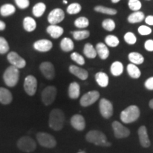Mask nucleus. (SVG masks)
I'll use <instances>...</instances> for the list:
<instances>
[{"instance_id":"nucleus-17","label":"nucleus","mask_w":153,"mask_h":153,"mask_svg":"<svg viewBox=\"0 0 153 153\" xmlns=\"http://www.w3.org/2000/svg\"><path fill=\"white\" fill-rule=\"evenodd\" d=\"M138 136L140 145L143 148H147L150 146V140L149 139L148 131L145 126H142L138 129Z\"/></svg>"},{"instance_id":"nucleus-45","label":"nucleus","mask_w":153,"mask_h":153,"mask_svg":"<svg viewBox=\"0 0 153 153\" xmlns=\"http://www.w3.org/2000/svg\"><path fill=\"white\" fill-rule=\"evenodd\" d=\"M145 48L146 51H149V52H152L153 51V40L149 39L148 41H145L144 44Z\"/></svg>"},{"instance_id":"nucleus-39","label":"nucleus","mask_w":153,"mask_h":153,"mask_svg":"<svg viewBox=\"0 0 153 153\" xmlns=\"http://www.w3.org/2000/svg\"><path fill=\"white\" fill-rule=\"evenodd\" d=\"M70 57L74 62H75L76 64H78L79 65H84L85 64V60L84 58V57L82 55H80L79 53L76 52H73L70 55Z\"/></svg>"},{"instance_id":"nucleus-37","label":"nucleus","mask_w":153,"mask_h":153,"mask_svg":"<svg viewBox=\"0 0 153 153\" xmlns=\"http://www.w3.org/2000/svg\"><path fill=\"white\" fill-rule=\"evenodd\" d=\"M82 10V6L79 3H72L67 7V12L69 14L73 15L79 13Z\"/></svg>"},{"instance_id":"nucleus-41","label":"nucleus","mask_w":153,"mask_h":153,"mask_svg":"<svg viewBox=\"0 0 153 153\" xmlns=\"http://www.w3.org/2000/svg\"><path fill=\"white\" fill-rule=\"evenodd\" d=\"M124 41L129 45H134L135 43H136L137 38L135 34L132 32H127L124 36Z\"/></svg>"},{"instance_id":"nucleus-10","label":"nucleus","mask_w":153,"mask_h":153,"mask_svg":"<svg viewBox=\"0 0 153 153\" xmlns=\"http://www.w3.org/2000/svg\"><path fill=\"white\" fill-rule=\"evenodd\" d=\"M100 94L97 91H90L84 94L80 99V104L83 107H87L91 106L98 100Z\"/></svg>"},{"instance_id":"nucleus-22","label":"nucleus","mask_w":153,"mask_h":153,"mask_svg":"<svg viewBox=\"0 0 153 153\" xmlns=\"http://www.w3.org/2000/svg\"><path fill=\"white\" fill-rule=\"evenodd\" d=\"M23 26L24 30L27 32H33L36 30V20L30 16L25 17L23 20Z\"/></svg>"},{"instance_id":"nucleus-34","label":"nucleus","mask_w":153,"mask_h":153,"mask_svg":"<svg viewBox=\"0 0 153 153\" xmlns=\"http://www.w3.org/2000/svg\"><path fill=\"white\" fill-rule=\"evenodd\" d=\"M94 11L97 12L101 13V14H108V15H116L117 14L116 9L109 8V7H104V6L98 5L94 7Z\"/></svg>"},{"instance_id":"nucleus-19","label":"nucleus","mask_w":153,"mask_h":153,"mask_svg":"<svg viewBox=\"0 0 153 153\" xmlns=\"http://www.w3.org/2000/svg\"><path fill=\"white\" fill-rule=\"evenodd\" d=\"M47 33L51 36V38L57 39L59 38L64 33V29L62 27L58 26V25L50 24L46 28Z\"/></svg>"},{"instance_id":"nucleus-36","label":"nucleus","mask_w":153,"mask_h":153,"mask_svg":"<svg viewBox=\"0 0 153 153\" xmlns=\"http://www.w3.org/2000/svg\"><path fill=\"white\" fill-rule=\"evenodd\" d=\"M105 43H106V45H108V46L115 48L119 45L120 41L117 36L114 35H108L105 38Z\"/></svg>"},{"instance_id":"nucleus-52","label":"nucleus","mask_w":153,"mask_h":153,"mask_svg":"<svg viewBox=\"0 0 153 153\" xmlns=\"http://www.w3.org/2000/svg\"><path fill=\"white\" fill-rule=\"evenodd\" d=\"M77 153H86L85 151H79V152H78Z\"/></svg>"},{"instance_id":"nucleus-2","label":"nucleus","mask_w":153,"mask_h":153,"mask_svg":"<svg viewBox=\"0 0 153 153\" xmlns=\"http://www.w3.org/2000/svg\"><path fill=\"white\" fill-rule=\"evenodd\" d=\"M86 140L89 143H93L98 146L109 147L111 145V143L107 140L106 135L97 130H92L88 132L86 135Z\"/></svg>"},{"instance_id":"nucleus-43","label":"nucleus","mask_w":153,"mask_h":153,"mask_svg":"<svg viewBox=\"0 0 153 153\" xmlns=\"http://www.w3.org/2000/svg\"><path fill=\"white\" fill-rule=\"evenodd\" d=\"M137 31H138V33L140 34V35L148 36V35H150V34L152 33V29H151V28H150L148 26L143 25V26H140L138 28Z\"/></svg>"},{"instance_id":"nucleus-26","label":"nucleus","mask_w":153,"mask_h":153,"mask_svg":"<svg viewBox=\"0 0 153 153\" xmlns=\"http://www.w3.org/2000/svg\"><path fill=\"white\" fill-rule=\"evenodd\" d=\"M16 11V7L11 4H5L0 7V14L4 17H8L14 14Z\"/></svg>"},{"instance_id":"nucleus-51","label":"nucleus","mask_w":153,"mask_h":153,"mask_svg":"<svg viewBox=\"0 0 153 153\" xmlns=\"http://www.w3.org/2000/svg\"><path fill=\"white\" fill-rule=\"evenodd\" d=\"M62 2L63 4H67L68 3V1H67V0H62Z\"/></svg>"},{"instance_id":"nucleus-3","label":"nucleus","mask_w":153,"mask_h":153,"mask_svg":"<svg viewBox=\"0 0 153 153\" xmlns=\"http://www.w3.org/2000/svg\"><path fill=\"white\" fill-rule=\"evenodd\" d=\"M19 69L14 66H9L3 74V79L5 85L9 87H14L17 85L19 79Z\"/></svg>"},{"instance_id":"nucleus-18","label":"nucleus","mask_w":153,"mask_h":153,"mask_svg":"<svg viewBox=\"0 0 153 153\" xmlns=\"http://www.w3.org/2000/svg\"><path fill=\"white\" fill-rule=\"evenodd\" d=\"M69 71L70 72V73L74 74V76H76L81 80H86L89 76V73L87 70L78 66L74 65H72L69 67Z\"/></svg>"},{"instance_id":"nucleus-25","label":"nucleus","mask_w":153,"mask_h":153,"mask_svg":"<svg viewBox=\"0 0 153 153\" xmlns=\"http://www.w3.org/2000/svg\"><path fill=\"white\" fill-rule=\"evenodd\" d=\"M60 46L62 51L68 53L73 51L74 48V44L72 39H70V38L65 37L63 38L62 41H60Z\"/></svg>"},{"instance_id":"nucleus-44","label":"nucleus","mask_w":153,"mask_h":153,"mask_svg":"<svg viewBox=\"0 0 153 153\" xmlns=\"http://www.w3.org/2000/svg\"><path fill=\"white\" fill-rule=\"evenodd\" d=\"M17 7L21 9H26L30 5L29 0H14Z\"/></svg>"},{"instance_id":"nucleus-21","label":"nucleus","mask_w":153,"mask_h":153,"mask_svg":"<svg viewBox=\"0 0 153 153\" xmlns=\"http://www.w3.org/2000/svg\"><path fill=\"white\" fill-rule=\"evenodd\" d=\"M96 51H97V55L101 60H106L109 56V50L106 44L103 43H99L96 45Z\"/></svg>"},{"instance_id":"nucleus-15","label":"nucleus","mask_w":153,"mask_h":153,"mask_svg":"<svg viewBox=\"0 0 153 153\" xmlns=\"http://www.w3.org/2000/svg\"><path fill=\"white\" fill-rule=\"evenodd\" d=\"M53 48V43L50 40L41 39L36 41L33 43V48L38 52L46 53L51 51Z\"/></svg>"},{"instance_id":"nucleus-42","label":"nucleus","mask_w":153,"mask_h":153,"mask_svg":"<svg viewBox=\"0 0 153 153\" xmlns=\"http://www.w3.org/2000/svg\"><path fill=\"white\" fill-rule=\"evenodd\" d=\"M128 7L132 11H137L142 7V3L140 0H129Z\"/></svg>"},{"instance_id":"nucleus-49","label":"nucleus","mask_w":153,"mask_h":153,"mask_svg":"<svg viewBox=\"0 0 153 153\" xmlns=\"http://www.w3.org/2000/svg\"><path fill=\"white\" fill-rule=\"evenodd\" d=\"M149 106H150V108L153 109V99H151V100L150 101V102H149Z\"/></svg>"},{"instance_id":"nucleus-40","label":"nucleus","mask_w":153,"mask_h":153,"mask_svg":"<svg viewBox=\"0 0 153 153\" xmlns=\"http://www.w3.org/2000/svg\"><path fill=\"white\" fill-rule=\"evenodd\" d=\"M9 51V45L6 38L0 36V54L3 55Z\"/></svg>"},{"instance_id":"nucleus-48","label":"nucleus","mask_w":153,"mask_h":153,"mask_svg":"<svg viewBox=\"0 0 153 153\" xmlns=\"http://www.w3.org/2000/svg\"><path fill=\"white\" fill-rule=\"evenodd\" d=\"M6 28V24L3 21L0 20V30H4Z\"/></svg>"},{"instance_id":"nucleus-27","label":"nucleus","mask_w":153,"mask_h":153,"mask_svg":"<svg viewBox=\"0 0 153 153\" xmlns=\"http://www.w3.org/2000/svg\"><path fill=\"white\" fill-rule=\"evenodd\" d=\"M145 19V14L142 11H134L128 17V22L130 24H137L141 22Z\"/></svg>"},{"instance_id":"nucleus-8","label":"nucleus","mask_w":153,"mask_h":153,"mask_svg":"<svg viewBox=\"0 0 153 153\" xmlns=\"http://www.w3.org/2000/svg\"><path fill=\"white\" fill-rule=\"evenodd\" d=\"M99 111L101 116L104 118H111L114 113V106L112 103L106 99H101L99 101Z\"/></svg>"},{"instance_id":"nucleus-46","label":"nucleus","mask_w":153,"mask_h":153,"mask_svg":"<svg viewBox=\"0 0 153 153\" xmlns=\"http://www.w3.org/2000/svg\"><path fill=\"white\" fill-rule=\"evenodd\" d=\"M145 87L148 90H153V76L148 78L145 82Z\"/></svg>"},{"instance_id":"nucleus-31","label":"nucleus","mask_w":153,"mask_h":153,"mask_svg":"<svg viewBox=\"0 0 153 153\" xmlns=\"http://www.w3.org/2000/svg\"><path fill=\"white\" fill-rule=\"evenodd\" d=\"M110 70L111 74L115 76L121 75L123 72V65L119 61H116L111 65Z\"/></svg>"},{"instance_id":"nucleus-20","label":"nucleus","mask_w":153,"mask_h":153,"mask_svg":"<svg viewBox=\"0 0 153 153\" xmlns=\"http://www.w3.org/2000/svg\"><path fill=\"white\" fill-rule=\"evenodd\" d=\"M12 94L9 89L0 87V103L4 105H8L12 101Z\"/></svg>"},{"instance_id":"nucleus-5","label":"nucleus","mask_w":153,"mask_h":153,"mask_svg":"<svg viewBox=\"0 0 153 153\" xmlns=\"http://www.w3.org/2000/svg\"><path fill=\"white\" fill-rule=\"evenodd\" d=\"M17 147L23 152H31L36 149V143L30 137L23 136L17 141Z\"/></svg>"},{"instance_id":"nucleus-12","label":"nucleus","mask_w":153,"mask_h":153,"mask_svg":"<svg viewBox=\"0 0 153 153\" xmlns=\"http://www.w3.org/2000/svg\"><path fill=\"white\" fill-rule=\"evenodd\" d=\"M7 60L10 63L11 65L16 67L18 69H22L26 65V60L22 57H21L18 53L14 52V51H11L8 53Z\"/></svg>"},{"instance_id":"nucleus-32","label":"nucleus","mask_w":153,"mask_h":153,"mask_svg":"<svg viewBox=\"0 0 153 153\" xmlns=\"http://www.w3.org/2000/svg\"><path fill=\"white\" fill-rule=\"evenodd\" d=\"M128 59L134 65H141L144 62V57L140 53L131 52L128 54Z\"/></svg>"},{"instance_id":"nucleus-50","label":"nucleus","mask_w":153,"mask_h":153,"mask_svg":"<svg viewBox=\"0 0 153 153\" xmlns=\"http://www.w3.org/2000/svg\"><path fill=\"white\" fill-rule=\"evenodd\" d=\"M111 2H112V3H114V4H116V3L119 2V1H120V0H111Z\"/></svg>"},{"instance_id":"nucleus-23","label":"nucleus","mask_w":153,"mask_h":153,"mask_svg":"<svg viewBox=\"0 0 153 153\" xmlns=\"http://www.w3.org/2000/svg\"><path fill=\"white\" fill-rule=\"evenodd\" d=\"M80 86L77 82H73L70 83L68 88V95L70 99H76L79 97Z\"/></svg>"},{"instance_id":"nucleus-16","label":"nucleus","mask_w":153,"mask_h":153,"mask_svg":"<svg viewBox=\"0 0 153 153\" xmlns=\"http://www.w3.org/2000/svg\"><path fill=\"white\" fill-rule=\"evenodd\" d=\"M70 123L74 129L79 131H83L86 127L85 118L80 114H75L72 116L71 119H70Z\"/></svg>"},{"instance_id":"nucleus-9","label":"nucleus","mask_w":153,"mask_h":153,"mask_svg":"<svg viewBox=\"0 0 153 153\" xmlns=\"http://www.w3.org/2000/svg\"><path fill=\"white\" fill-rule=\"evenodd\" d=\"M38 82L35 76L28 75L25 78L24 87L26 93L29 96H33L37 91Z\"/></svg>"},{"instance_id":"nucleus-47","label":"nucleus","mask_w":153,"mask_h":153,"mask_svg":"<svg viewBox=\"0 0 153 153\" xmlns=\"http://www.w3.org/2000/svg\"><path fill=\"white\" fill-rule=\"evenodd\" d=\"M145 22L148 25H150V26H153V16L152 15H150V16H148L145 19Z\"/></svg>"},{"instance_id":"nucleus-33","label":"nucleus","mask_w":153,"mask_h":153,"mask_svg":"<svg viewBox=\"0 0 153 153\" xmlns=\"http://www.w3.org/2000/svg\"><path fill=\"white\" fill-rule=\"evenodd\" d=\"M72 35L76 41H82L89 37L90 36V33L88 30H78L72 32Z\"/></svg>"},{"instance_id":"nucleus-1","label":"nucleus","mask_w":153,"mask_h":153,"mask_svg":"<svg viewBox=\"0 0 153 153\" xmlns=\"http://www.w3.org/2000/svg\"><path fill=\"white\" fill-rule=\"evenodd\" d=\"M65 114L61 109L55 108L51 111L49 115V126L56 131L62 129L65 123Z\"/></svg>"},{"instance_id":"nucleus-13","label":"nucleus","mask_w":153,"mask_h":153,"mask_svg":"<svg viewBox=\"0 0 153 153\" xmlns=\"http://www.w3.org/2000/svg\"><path fill=\"white\" fill-rule=\"evenodd\" d=\"M112 128L114 130L115 137L118 139L125 138V137H128L130 133H131L128 128H127L118 121L113 122Z\"/></svg>"},{"instance_id":"nucleus-7","label":"nucleus","mask_w":153,"mask_h":153,"mask_svg":"<svg viewBox=\"0 0 153 153\" xmlns=\"http://www.w3.org/2000/svg\"><path fill=\"white\" fill-rule=\"evenodd\" d=\"M57 96V89L54 86H48L42 91V101L45 106H49L54 102Z\"/></svg>"},{"instance_id":"nucleus-29","label":"nucleus","mask_w":153,"mask_h":153,"mask_svg":"<svg viewBox=\"0 0 153 153\" xmlns=\"http://www.w3.org/2000/svg\"><path fill=\"white\" fill-rule=\"evenodd\" d=\"M45 10H46V5L43 2H38L34 5L32 9V13L34 16L39 18L43 16Z\"/></svg>"},{"instance_id":"nucleus-24","label":"nucleus","mask_w":153,"mask_h":153,"mask_svg":"<svg viewBox=\"0 0 153 153\" xmlns=\"http://www.w3.org/2000/svg\"><path fill=\"white\" fill-rule=\"evenodd\" d=\"M95 80L101 87H106L108 85L109 78L104 72H99L95 74Z\"/></svg>"},{"instance_id":"nucleus-14","label":"nucleus","mask_w":153,"mask_h":153,"mask_svg":"<svg viewBox=\"0 0 153 153\" xmlns=\"http://www.w3.org/2000/svg\"><path fill=\"white\" fill-rule=\"evenodd\" d=\"M40 70L47 79L53 80L55 76L54 65L51 62H43L40 65Z\"/></svg>"},{"instance_id":"nucleus-28","label":"nucleus","mask_w":153,"mask_h":153,"mask_svg":"<svg viewBox=\"0 0 153 153\" xmlns=\"http://www.w3.org/2000/svg\"><path fill=\"white\" fill-rule=\"evenodd\" d=\"M83 53L87 58L89 59H94L97 57V53L96 51V48L93 46L91 43H86L84 46L83 49Z\"/></svg>"},{"instance_id":"nucleus-53","label":"nucleus","mask_w":153,"mask_h":153,"mask_svg":"<svg viewBox=\"0 0 153 153\" xmlns=\"http://www.w3.org/2000/svg\"><path fill=\"white\" fill-rule=\"evenodd\" d=\"M148 1H150V0H148Z\"/></svg>"},{"instance_id":"nucleus-4","label":"nucleus","mask_w":153,"mask_h":153,"mask_svg":"<svg viewBox=\"0 0 153 153\" xmlns=\"http://www.w3.org/2000/svg\"><path fill=\"white\" fill-rule=\"evenodd\" d=\"M140 111L139 108L135 105H132L124 109L120 113V120L124 123H131L136 121L140 117Z\"/></svg>"},{"instance_id":"nucleus-11","label":"nucleus","mask_w":153,"mask_h":153,"mask_svg":"<svg viewBox=\"0 0 153 153\" xmlns=\"http://www.w3.org/2000/svg\"><path fill=\"white\" fill-rule=\"evenodd\" d=\"M65 16V14L62 9H54L48 14V22L50 24L57 25L64 20Z\"/></svg>"},{"instance_id":"nucleus-6","label":"nucleus","mask_w":153,"mask_h":153,"mask_svg":"<svg viewBox=\"0 0 153 153\" xmlns=\"http://www.w3.org/2000/svg\"><path fill=\"white\" fill-rule=\"evenodd\" d=\"M38 143L46 148H53L56 146L57 142L54 137L51 134L44 132H40L36 135Z\"/></svg>"},{"instance_id":"nucleus-38","label":"nucleus","mask_w":153,"mask_h":153,"mask_svg":"<svg viewBox=\"0 0 153 153\" xmlns=\"http://www.w3.org/2000/svg\"><path fill=\"white\" fill-rule=\"evenodd\" d=\"M102 27L106 30L108 31H113L116 28V24L115 22L111 19H104L101 24Z\"/></svg>"},{"instance_id":"nucleus-35","label":"nucleus","mask_w":153,"mask_h":153,"mask_svg":"<svg viewBox=\"0 0 153 153\" xmlns=\"http://www.w3.org/2000/svg\"><path fill=\"white\" fill-rule=\"evenodd\" d=\"M74 24L76 28H79L80 29L85 28L88 27L89 25V19L85 16H80L74 21Z\"/></svg>"},{"instance_id":"nucleus-30","label":"nucleus","mask_w":153,"mask_h":153,"mask_svg":"<svg viewBox=\"0 0 153 153\" xmlns=\"http://www.w3.org/2000/svg\"><path fill=\"white\" fill-rule=\"evenodd\" d=\"M127 72L129 76L133 79H138L141 75V72L140 69L133 63H130L127 66Z\"/></svg>"}]
</instances>
